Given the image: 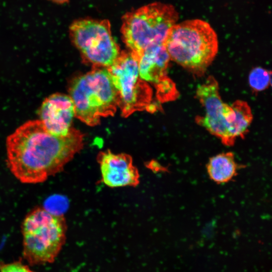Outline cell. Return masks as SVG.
<instances>
[{
  "mask_svg": "<svg viewBox=\"0 0 272 272\" xmlns=\"http://www.w3.org/2000/svg\"><path fill=\"white\" fill-rule=\"evenodd\" d=\"M83 146L84 135L76 128L58 135L39 119L30 120L7 137V165L22 183H40L62 171Z\"/></svg>",
  "mask_w": 272,
  "mask_h": 272,
  "instance_id": "1",
  "label": "cell"
},
{
  "mask_svg": "<svg viewBox=\"0 0 272 272\" xmlns=\"http://www.w3.org/2000/svg\"><path fill=\"white\" fill-rule=\"evenodd\" d=\"M164 45L170 59L197 77L205 73L218 51L216 32L200 19L176 23L169 30Z\"/></svg>",
  "mask_w": 272,
  "mask_h": 272,
  "instance_id": "2",
  "label": "cell"
},
{
  "mask_svg": "<svg viewBox=\"0 0 272 272\" xmlns=\"http://www.w3.org/2000/svg\"><path fill=\"white\" fill-rule=\"evenodd\" d=\"M68 91L75 116L90 126L98 124L102 117L113 116L118 107L117 92L107 68L93 67L74 77Z\"/></svg>",
  "mask_w": 272,
  "mask_h": 272,
  "instance_id": "3",
  "label": "cell"
},
{
  "mask_svg": "<svg viewBox=\"0 0 272 272\" xmlns=\"http://www.w3.org/2000/svg\"><path fill=\"white\" fill-rule=\"evenodd\" d=\"M66 231L63 215L34 208L21 225L24 257L32 265L53 262L65 243Z\"/></svg>",
  "mask_w": 272,
  "mask_h": 272,
  "instance_id": "4",
  "label": "cell"
},
{
  "mask_svg": "<svg viewBox=\"0 0 272 272\" xmlns=\"http://www.w3.org/2000/svg\"><path fill=\"white\" fill-rule=\"evenodd\" d=\"M178 19V13L171 5L155 2L145 5L123 16V41L138 58L147 48L164 44L169 30Z\"/></svg>",
  "mask_w": 272,
  "mask_h": 272,
  "instance_id": "5",
  "label": "cell"
},
{
  "mask_svg": "<svg viewBox=\"0 0 272 272\" xmlns=\"http://www.w3.org/2000/svg\"><path fill=\"white\" fill-rule=\"evenodd\" d=\"M118 94V107L123 117L146 110L154 112L158 104L153 100L152 88L139 75L138 58L132 52L123 51L107 68Z\"/></svg>",
  "mask_w": 272,
  "mask_h": 272,
  "instance_id": "6",
  "label": "cell"
},
{
  "mask_svg": "<svg viewBox=\"0 0 272 272\" xmlns=\"http://www.w3.org/2000/svg\"><path fill=\"white\" fill-rule=\"evenodd\" d=\"M69 32L83 61L93 67L108 68L120 54L107 20L79 19L71 24Z\"/></svg>",
  "mask_w": 272,
  "mask_h": 272,
  "instance_id": "7",
  "label": "cell"
},
{
  "mask_svg": "<svg viewBox=\"0 0 272 272\" xmlns=\"http://www.w3.org/2000/svg\"><path fill=\"white\" fill-rule=\"evenodd\" d=\"M196 97L205 108V114L195 117L196 122L218 138L227 146L234 144L233 125L235 112L231 105L224 103L219 93L218 82L209 76L196 90Z\"/></svg>",
  "mask_w": 272,
  "mask_h": 272,
  "instance_id": "8",
  "label": "cell"
},
{
  "mask_svg": "<svg viewBox=\"0 0 272 272\" xmlns=\"http://www.w3.org/2000/svg\"><path fill=\"white\" fill-rule=\"evenodd\" d=\"M101 181L111 187H135L140 182V174L133 164L132 157L125 153L115 154L110 150L100 152L97 157Z\"/></svg>",
  "mask_w": 272,
  "mask_h": 272,
  "instance_id": "9",
  "label": "cell"
},
{
  "mask_svg": "<svg viewBox=\"0 0 272 272\" xmlns=\"http://www.w3.org/2000/svg\"><path fill=\"white\" fill-rule=\"evenodd\" d=\"M38 114L39 120L50 132L65 135L72 128L75 107L69 95L55 93L43 101Z\"/></svg>",
  "mask_w": 272,
  "mask_h": 272,
  "instance_id": "10",
  "label": "cell"
},
{
  "mask_svg": "<svg viewBox=\"0 0 272 272\" xmlns=\"http://www.w3.org/2000/svg\"><path fill=\"white\" fill-rule=\"evenodd\" d=\"M170 60L164 44L147 48L138 57L140 77L156 87L168 78L166 74Z\"/></svg>",
  "mask_w": 272,
  "mask_h": 272,
  "instance_id": "11",
  "label": "cell"
},
{
  "mask_svg": "<svg viewBox=\"0 0 272 272\" xmlns=\"http://www.w3.org/2000/svg\"><path fill=\"white\" fill-rule=\"evenodd\" d=\"M239 168V165L232 152H224L213 156L207 164L209 177L218 184L231 181L236 176Z\"/></svg>",
  "mask_w": 272,
  "mask_h": 272,
  "instance_id": "12",
  "label": "cell"
},
{
  "mask_svg": "<svg viewBox=\"0 0 272 272\" xmlns=\"http://www.w3.org/2000/svg\"><path fill=\"white\" fill-rule=\"evenodd\" d=\"M235 112V119L233 125V133L236 139L243 138L248 131L253 116L248 103L244 101L237 100L231 105Z\"/></svg>",
  "mask_w": 272,
  "mask_h": 272,
  "instance_id": "13",
  "label": "cell"
},
{
  "mask_svg": "<svg viewBox=\"0 0 272 272\" xmlns=\"http://www.w3.org/2000/svg\"><path fill=\"white\" fill-rule=\"evenodd\" d=\"M270 72L261 67L253 69L248 76L249 85L255 92L267 89L270 85Z\"/></svg>",
  "mask_w": 272,
  "mask_h": 272,
  "instance_id": "14",
  "label": "cell"
},
{
  "mask_svg": "<svg viewBox=\"0 0 272 272\" xmlns=\"http://www.w3.org/2000/svg\"><path fill=\"white\" fill-rule=\"evenodd\" d=\"M0 272H35L20 261L0 263Z\"/></svg>",
  "mask_w": 272,
  "mask_h": 272,
  "instance_id": "15",
  "label": "cell"
},
{
  "mask_svg": "<svg viewBox=\"0 0 272 272\" xmlns=\"http://www.w3.org/2000/svg\"><path fill=\"white\" fill-rule=\"evenodd\" d=\"M51 2H52L53 3L58 4H62L64 3H67L69 0H47Z\"/></svg>",
  "mask_w": 272,
  "mask_h": 272,
  "instance_id": "16",
  "label": "cell"
}]
</instances>
